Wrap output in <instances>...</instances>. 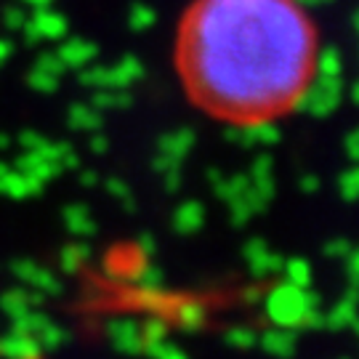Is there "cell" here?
<instances>
[{"mask_svg": "<svg viewBox=\"0 0 359 359\" xmlns=\"http://www.w3.org/2000/svg\"><path fill=\"white\" fill-rule=\"evenodd\" d=\"M341 99H344V77H311V83L298 96L293 109L322 120L333 115Z\"/></svg>", "mask_w": 359, "mask_h": 359, "instance_id": "obj_3", "label": "cell"}, {"mask_svg": "<svg viewBox=\"0 0 359 359\" xmlns=\"http://www.w3.org/2000/svg\"><path fill=\"white\" fill-rule=\"evenodd\" d=\"M320 187H322L320 176H314V173H306V176H301V192H304V194L320 192Z\"/></svg>", "mask_w": 359, "mask_h": 359, "instance_id": "obj_16", "label": "cell"}, {"mask_svg": "<svg viewBox=\"0 0 359 359\" xmlns=\"http://www.w3.org/2000/svg\"><path fill=\"white\" fill-rule=\"evenodd\" d=\"M338 192L346 203H357L359 200V163L344 170L341 179H338Z\"/></svg>", "mask_w": 359, "mask_h": 359, "instance_id": "obj_11", "label": "cell"}, {"mask_svg": "<svg viewBox=\"0 0 359 359\" xmlns=\"http://www.w3.org/2000/svg\"><path fill=\"white\" fill-rule=\"evenodd\" d=\"M176 229L181 231V234H192V231H197L203 224H205V208L200 205V203H184V205L176 210Z\"/></svg>", "mask_w": 359, "mask_h": 359, "instance_id": "obj_7", "label": "cell"}, {"mask_svg": "<svg viewBox=\"0 0 359 359\" xmlns=\"http://www.w3.org/2000/svg\"><path fill=\"white\" fill-rule=\"evenodd\" d=\"M359 317V285L348 283L344 298L330 311H325V330H348Z\"/></svg>", "mask_w": 359, "mask_h": 359, "instance_id": "obj_5", "label": "cell"}, {"mask_svg": "<svg viewBox=\"0 0 359 359\" xmlns=\"http://www.w3.org/2000/svg\"><path fill=\"white\" fill-rule=\"evenodd\" d=\"M320 295L311 293L309 287L304 290V287H295L290 283H283L264 295V314L274 322V327L301 330L306 314L311 309H320Z\"/></svg>", "mask_w": 359, "mask_h": 359, "instance_id": "obj_2", "label": "cell"}, {"mask_svg": "<svg viewBox=\"0 0 359 359\" xmlns=\"http://www.w3.org/2000/svg\"><path fill=\"white\" fill-rule=\"evenodd\" d=\"M243 256L248 261V271L256 280H266V277H274V274H283L285 258L280 253H274L264 237L248 240L243 248Z\"/></svg>", "mask_w": 359, "mask_h": 359, "instance_id": "obj_4", "label": "cell"}, {"mask_svg": "<svg viewBox=\"0 0 359 359\" xmlns=\"http://www.w3.org/2000/svg\"><path fill=\"white\" fill-rule=\"evenodd\" d=\"M226 344L231 348H240V351H250V348L258 344V335L253 327H245V325H237V327H229L226 330Z\"/></svg>", "mask_w": 359, "mask_h": 359, "instance_id": "obj_10", "label": "cell"}, {"mask_svg": "<svg viewBox=\"0 0 359 359\" xmlns=\"http://www.w3.org/2000/svg\"><path fill=\"white\" fill-rule=\"evenodd\" d=\"M351 330H354V333H357V338H359V317L354 320V325H351Z\"/></svg>", "mask_w": 359, "mask_h": 359, "instance_id": "obj_19", "label": "cell"}, {"mask_svg": "<svg viewBox=\"0 0 359 359\" xmlns=\"http://www.w3.org/2000/svg\"><path fill=\"white\" fill-rule=\"evenodd\" d=\"M256 346L264 348V354H269V357L290 359L295 357L298 338H295V330H290V327H274V330H266L258 338Z\"/></svg>", "mask_w": 359, "mask_h": 359, "instance_id": "obj_6", "label": "cell"}, {"mask_svg": "<svg viewBox=\"0 0 359 359\" xmlns=\"http://www.w3.org/2000/svg\"><path fill=\"white\" fill-rule=\"evenodd\" d=\"M346 274H348V283L359 285V248H351V253L346 258Z\"/></svg>", "mask_w": 359, "mask_h": 359, "instance_id": "obj_15", "label": "cell"}, {"mask_svg": "<svg viewBox=\"0 0 359 359\" xmlns=\"http://www.w3.org/2000/svg\"><path fill=\"white\" fill-rule=\"evenodd\" d=\"M203 320H205V311H203V306L189 304V306L181 309V322H184L187 327H197V325H203Z\"/></svg>", "mask_w": 359, "mask_h": 359, "instance_id": "obj_13", "label": "cell"}, {"mask_svg": "<svg viewBox=\"0 0 359 359\" xmlns=\"http://www.w3.org/2000/svg\"><path fill=\"white\" fill-rule=\"evenodd\" d=\"M344 149H346L351 163H359V126L346 133V139H344Z\"/></svg>", "mask_w": 359, "mask_h": 359, "instance_id": "obj_14", "label": "cell"}, {"mask_svg": "<svg viewBox=\"0 0 359 359\" xmlns=\"http://www.w3.org/2000/svg\"><path fill=\"white\" fill-rule=\"evenodd\" d=\"M348 99H351L354 104H359V80L351 86V88H348Z\"/></svg>", "mask_w": 359, "mask_h": 359, "instance_id": "obj_18", "label": "cell"}, {"mask_svg": "<svg viewBox=\"0 0 359 359\" xmlns=\"http://www.w3.org/2000/svg\"><path fill=\"white\" fill-rule=\"evenodd\" d=\"M317 29L298 0H192L176 67L192 102L226 123L290 112L314 77Z\"/></svg>", "mask_w": 359, "mask_h": 359, "instance_id": "obj_1", "label": "cell"}, {"mask_svg": "<svg viewBox=\"0 0 359 359\" xmlns=\"http://www.w3.org/2000/svg\"><path fill=\"white\" fill-rule=\"evenodd\" d=\"M157 357L160 359H187L176 346H160L157 348Z\"/></svg>", "mask_w": 359, "mask_h": 359, "instance_id": "obj_17", "label": "cell"}, {"mask_svg": "<svg viewBox=\"0 0 359 359\" xmlns=\"http://www.w3.org/2000/svg\"><path fill=\"white\" fill-rule=\"evenodd\" d=\"M351 248H354V245L348 243L346 237H338V240H330V243L325 245L322 253H325L327 258H346L348 253H351Z\"/></svg>", "mask_w": 359, "mask_h": 359, "instance_id": "obj_12", "label": "cell"}, {"mask_svg": "<svg viewBox=\"0 0 359 359\" xmlns=\"http://www.w3.org/2000/svg\"><path fill=\"white\" fill-rule=\"evenodd\" d=\"M344 72V62H341V53L335 48H322L317 51L314 59V77H341Z\"/></svg>", "mask_w": 359, "mask_h": 359, "instance_id": "obj_9", "label": "cell"}, {"mask_svg": "<svg viewBox=\"0 0 359 359\" xmlns=\"http://www.w3.org/2000/svg\"><path fill=\"white\" fill-rule=\"evenodd\" d=\"M285 283L295 285V287H311V266L306 258H285L283 264Z\"/></svg>", "mask_w": 359, "mask_h": 359, "instance_id": "obj_8", "label": "cell"}]
</instances>
